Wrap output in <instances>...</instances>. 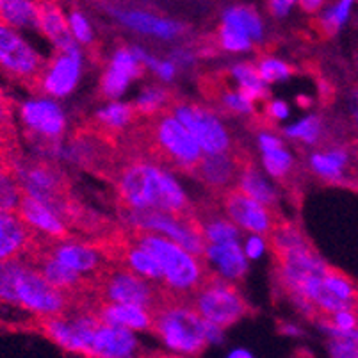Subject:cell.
<instances>
[{
  "label": "cell",
  "mask_w": 358,
  "mask_h": 358,
  "mask_svg": "<svg viewBox=\"0 0 358 358\" xmlns=\"http://www.w3.org/2000/svg\"><path fill=\"white\" fill-rule=\"evenodd\" d=\"M217 43L223 50L229 52H246L252 48V40L248 34L229 22H221L220 31H217Z\"/></svg>",
  "instance_id": "cell-34"
},
{
  "label": "cell",
  "mask_w": 358,
  "mask_h": 358,
  "mask_svg": "<svg viewBox=\"0 0 358 358\" xmlns=\"http://www.w3.org/2000/svg\"><path fill=\"white\" fill-rule=\"evenodd\" d=\"M127 230L130 232V237L159 264L162 278H164V289H168L184 303H189L194 292L203 285L205 280L213 273L205 266L203 260L200 257L191 255L177 243L157 236V234L134 229Z\"/></svg>",
  "instance_id": "cell-2"
},
{
  "label": "cell",
  "mask_w": 358,
  "mask_h": 358,
  "mask_svg": "<svg viewBox=\"0 0 358 358\" xmlns=\"http://www.w3.org/2000/svg\"><path fill=\"white\" fill-rule=\"evenodd\" d=\"M232 77L239 84V91L243 93L246 99H250L252 102L255 100H264L268 99V90H266V84L260 79L257 66L250 63H239L232 68Z\"/></svg>",
  "instance_id": "cell-29"
},
{
  "label": "cell",
  "mask_w": 358,
  "mask_h": 358,
  "mask_svg": "<svg viewBox=\"0 0 358 358\" xmlns=\"http://www.w3.org/2000/svg\"><path fill=\"white\" fill-rule=\"evenodd\" d=\"M244 154L232 150L229 154L220 155H203L200 164L194 169L193 177L203 182L213 193L224 194L227 191L234 189L237 184V173H239L241 159Z\"/></svg>",
  "instance_id": "cell-14"
},
{
  "label": "cell",
  "mask_w": 358,
  "mask_h": 358,
  "mask_svg": "<svg viewBox=\"0 0 358 358\" xmlns=\"http://www.w3.org/2000/svg\"><path fill=\"white\" fill-rule=\"evenodd\" d=\"M299 6L305 13H317L319 9L324 8V2H321V0H303V2H299Z\"/></svg>",
  "instance_id": "cell-45"
},
{
  "label": "cell",
  "mask_w": 358,
  "mask_h": 358,
  "mask_svg": "<svg viewBox=\"0 0 358 358\" xmlns=\"http://www.w3.org/2000/svg\"><path fill=\"white\" fill-rule=\"evenodd\" d=\"M127 227L146 232H159L166 239L173 241L178 246L194 257H205V237L201 234L196 216H171L164 213H130L122 214Z\"/></svg>",
  "instance_id": "cell-7"
},
{
  "label": "cell",
  "mask_w": 358,
  "mask_h": 358,
  "mask_svg": "<svg viewBox=\"0 0 358 358\" xmlns=\"http://www.w3.org/2000/svg\"><path fill=\"white\" fill-rule=\"evenodd\" d=\"M229 358H253V355L246 350H234L229 355Z\"/></svg>",
  "instance_id": "cell-47"
},
{
  "label": "cell",
  "mask_w": 358,
  "mask_h": 358,
  "mask_svg": "<svg viewBox=\"0 0 358 358\" xmlns=\"http://www.w3.org/2000/svg\"><path fill=\"white\" fill-rule=\"evenodd\" d=\"M136 118H138V115H136L134 106L118 102L109 103V106L96 113V125H93V130L109 138L110 141H115L116 138L123 136V130Z\"/></svg>",
  "instance_id": "cell-25"
},
{
  "label": "cell",
  "mask_w": 358,
  "mask_h": 358,
  "mask_svg": "<svg viewBox=\"0 0 358 358\" xmlns=\"http://www.w3.org/2000/svg\"><path fill=\"white\" fill-rule=\"evenodd\" d=\"M113 15L122 22L125 27L132 29V31L143 32V34H154L159 38H175V36L182 34L185 31V25L178 24V22L168 20V18H161L152 13L145 11H116L113 9Z\"/></svg>",
  "instance_id": "cell-21"
},
{
  "label": "cell",
  "mask_w": 358,
  "mask_h": 358,
  "mask_svg": "<svg viewBox=\"0 0 358 358\" xmlns=\"http://www.w3.org/2000/svg\"><path fill=\"white\" fill-rule=\"evenodd\" d=\"M155 71L159 73V77H161L162 80H171L173 79L175 75V64L173 63H162V61H159L157 68H155Z\"/></svg>",
  "instance_id": "cell-43"
},
{
  "label": "cell",
  "mask_w": 358,
  "mask_h": 358,
  "mask_svg": "<svg viewBox=\"0 0 358 358\" xmlns=\"http://www.w3.org/2000/svg\"><path fill=\"white\" fill-rule=\"evenodd\" d=\"M139 344L127 328L100 323L95 328L90 348V358H141Z\"/></svg>",
  "instance_id": "cell-17"
},
{
  "label": "cell",
  "mask_w": 358,
  "mask_h": 358,
  "mask_svg": "<svg viewBox=\"0 0 358 358\" xmlns=\"http://www.w3.org/2000/svg\"><path fill=\"white\" fill-rule=\"evenodd\" d=\"M330 358H358V331L328 335Z\"/></svg>",
  "instance_id": "cell-36"
},
{
  "label": "cell",
  "mask_w": 358,
  "mask_h": 358,
  "mask_svg": "<svg viewBox=\"0 0 358 358\" xmlns=\"http://www.w3.org/2000/svg\"><path fill=\"white\" fill-rule=\"evenodd\" d=\"M38 237L40 236L29 229L16 210H0V262L25 257Z\"/></svg>",
  "instance_id": "cell-16"
},
{
  "label": "cell",
  "mask_w": 358,
  "mask_h": 358,
  "mask_svg": "<svg viewBox=\"0 0 358 358\" xmlns=\"http://www.w3.org/2000/svg\"><path fill=\"white\" fill-rule=\"evenodd\" d=\"M296 358H310V355H307V353H303V351H301V353L296 355Z\"/></svg>",
  "instance_id": "cell-49"
},
{
  "label": "cell",
  "mask_w": 358,
  "mask_h": 358,
  "mask_svg": "<svg viewBox=\"0 0 358 358\" xmlns=\"http://www.w3.org/2000/svg\"><path fill=\"white\" fill-rule=\"evenodd\" d=\"M96 298L100 303L134 305L146 308L152 314L168 301H180L168 289L152 284L150 280L116 264L109 266L96 282Z\"/></svg>",
  "instance_id": "cell-5"
},
{
  "label": "cell",
  "mask_w": 358,
  "mask_h": 358,
  "mask_svg": "<svg viewBox=\"0 0 358 358\" xmlns=\"http://www.w3.org/2000/svg\"><path fill=\"white\" fill-rule=\"evenodd\" d=\"M38 31L54 43L57 52L77 48L63 9L54 2H38Z\"/></svg>",
  "instance_id": "cell-19"
},
{
  "label": "cell",
  "mask_w": 358,
  "mask_h": 358,
  "mask_svg": "<svg viewBox=\"0 0 358 358\" xmlns=\"http://www.w3.org/2000/svg\"><path fill=\"white\" fill-rule=\"evenodd\" d=\"M20 118L32 136L57 148L66 130V118L57 103L47 99L27 100L20 106Z\"/></svg>",
  "instance_id": "cell-12"
},
{
  "label": "cell",
  "mask_w": 358,
  "mask_h": 358,
  "mask_svg": "<svg viewBox=\"0 0 358 358\" xmlns=\"http://www.w3.org/2000/svg\"><path fill=\"white\" fill-rule=\"evenodd\" d=\"M266 113L275 120H284L289 116V107L285 102L275 100V102H271L268 107H266Z\"/></svg>",
  "instance_id": "cell-42"
},
{
  "label": "cell",
  "mask_w": 358,
  "mask_h": 358,
  "mask_svg": "<svg viewBox=\"0 0 358 358\" xmlns=\"http://www.w3.org/2000/svg\"><path fill=\"white\" fill-rule=\"evenodd\" d=\"M350 110L351 116H353V122L358 129V87H355L350 95Z\"/></svg>",
  "instance_id": "cell-44"
},
{
  "label": "cell",
  "mask_w": 358,
  "mask_h": 358,
  "mask_svg": "<svg viewBox=\"0 0 358 358\" xmlns=\"http://www.w3.org/2000/svg\"><path fill=\"white\" fill-rule=\"evenodd\" d=\"M221 203L232 223L239 224L241 229L250 230L253 232V236H269L276 224L282 221L275 216L273 210L260 205L259 201L252 200L236 187L221 194Z\"/></svg>",
  "instance_id": "cell-11"
},
{
  "label": "cell",
  "mask_w": 358,
  "mask_h": 358,
  "mask_svg": "<svg viewBox=\"0 0 358 358\" xmlns=\"http://www.w3.org/2000/svg\"><path fill=\"white\" fill-rule=\"evenodd\" d=\"M141 358H146V355H143V357Z\"/></svg>",
  "instance_id": "cell-50"
},
{
  "label": "cell",
  "mask_w": 358,
  "mask_h": 358,
  "mask_svg": "<svg viewBox=\"0 0 358 358\" xmlns=\"http://www.w3.org/2000/svg\"><path fill=\"white\" fill-rule=\"evenodd\" d=\"M221 22H229V24H234L239 29H243L252 41H262V22H260L255 9L244 8V6H236V8H230L223 13Z\"/></svg>",
  "instance_id": "cell-31"
},
{
  "label": "cell",
  "mask_w": 358,
  "mask_h": 358,
  "mask_svg": "<svg viewBox=\"0 0 358 358\" xmlns=\"http://www.w3.org/2000/svg\"><path fill=\"white\" fill-rule=\"evenodd\" d=\"M16 213L24 220L29 229L38 234V236L47 237L50 241H66L75 237L59 214L52 210L50 207H47V205L32 200V198L22 196Z\"/></svg>",
  "instance_id": "cell-15"
},
{
  "label": "cell",
  "mask_w": 358,
  "mask_h": 358,
  "mask_svg": "<svg viewBox=\"0 0 358 358\" xmlns=\"http://www.w3.org/2000/svg\"><path fill=\"white\" fill-rule=\"evenodd\" d=\"M146 358H184L180 355H168V353H152L146 355Z\"/></svg>",
  "instance_id": "cell-48"
},
{
  "label": "cell",
  "mask_w": 358,
  "mask_h": 358,
  "mask_svg": "<svg viewBox=\"0 0 358 358\" xmlns=\"http://www.w3.org/2000/svg\"><path fill=\"white\" fill-rule=\"evenodd\" d=\"M266 252V241L260 236H250L244 244V255L248 259H259Z\"/></svg>",
  "instance_id": "cell-40"
},
{
  "label": "cell",
  "mask_w": 358,
  "mask_h": 358,
  "mask_svg": "<svg viewBox=\"0 0 358 358\" xmlns=\"http://www.w3.org/2000/svg\"><path fill=\"white\" fill-rule=\"evenodd\" d=\"M205 257L217 266L220 276L224 280H241L248 271V262L239 243L207 244Z\"/></svg>",
  "instance_id": "cell-22"
},
{
  "label": "cell",
  "mask_w": 358,
  "mask_h": 358,
  "mask_svg": "<svg viewBox=\"0 0 358 358\" xmlns=\"http://www.w3.org/2000/svg\"><path fill=\"white\" fill-rule=\"evenodd\" d=\"M13 143V123H11V103L0 91V155H8L9 145Z\"/></svg>",
  "instance_id": "cell-38"
},
{
  "label": "cell",
  "mask_w": 358,
  "mask_h": 358,
  "mask_svg": "<svg viewBox=\"0 0 358 358\" xmlns=\"http://www.w3.org/2000/svg\"><path fill=\"white\" fill-rule=\"evenodd\" d=\"M20 200L22 191L15 171H13L11 157L0 155V210L15 213L20 205Z\"/></svg>",
  "instance_id": "cell-28"
},
{
  "label": "cell",
  "mask_w": 358,
  "mask_h": 358,
  "mask_svg": "<svg viewBox=\"0 0 358 358\" xmlns=\"http://www.w3.org/2000/svg\"><path fill=\"white\" fill-rule=\"evenodd\" d=\"M80 77V50L71 48L66 52H57L48 61L45 73L41 77L40 91L50 96H66L77 86Z\"/></svg>",
  "instance_id": "cell-13"
},
{
  "label": "cell",
  "mask_w": 358,
  "mask_h": 358,
  "mask_svg": "<svg viewBox=\"0 0 358 358\" xmlns=\"http://www.w3.org/2000/svg\"><path fill=\"white\" fill-rule=\"evenodd\" d=\"M280 331L282 334H287V335H301V330L294 324H289V323H282L280 324Z\"/></svg>",
  "instance_id": "cell-46"
},
{
  "label": "cell",
  "mask_w": 358,
  "mask_h": 358,
  "mask_svg": "<svg viewBox=\"0 0 358 358\" xmlns=\"http://www.w3.org/2000/svg\"><path fill=\"white\" fill-rule=\"evenodd\" d=\"M198 223H200L201 234L207 244H227V243H239L241 232L232 221L227 217L217 216L216 213H209V207L203 209H194Z\"/></svg>",
  "instance_id": "cell-26"
},
{
  "label": "cell",
  "mask_w": 358,
  "mask_h": 358,
  "mask_svg": "<svg viewBox=\"0 0 358 358\" xmlns=\"http://www.w3.org/2000/svg\"><path fill=\"white\" fill-rule=\"evenodd\" d=\"M350 152L343 146L315 152L310 157V169L317 177L328 182H341L346 178V171L350 168Z\"/></svg>",
  "instance_id": "cell-24"
},
{
  "label": "cell",
  "mask_w": 358,
  "mask_h": 358,
  "mask_svg": "<svg viewBox=\"0 0 358 358\" xmlns=\"http://www.w3.org/2000/svg\"><path fill=\"white\" fill-rule=\"evenodd\" d=\"M143 64L132 54V50L120 48L113 59L109 68L102 77V93L107 99H118L123 91L127 90L129 83L136 77H141Z\"/></svg>",
  "instance_id": "cell-18"
},
{
  "label": "cell",
  "mask_w": 358,
  "mask_h": 358,
  "mask_svg": "<svg viewBox=\"0 0 358 358\" xmlns=\"http://www.w3.org/2000/svg\"><path fill=\"white\" fill-rule=\"evenodd\" d=\"M169 113L187 129L200 146L201 154L220 155L232 152V139L229 130L217 120L213 110L200 103L173 100Z\"/></svg>",
  "instance_id": "cell-8"
},
{
  "label": "cell",
  "mask_w": 358,
  "mask_h": 358,
  "mask_svg": "<svg viewBox=\"0 0 358 358\" xmlns=\"http://www.w3.org/2000/svg\"><path fill=\"white\" fill-rule=\"evenodd\" d=\"M323 134V122L319 116H307L305 120L298 122L296 125H291L285 129V136H289L291 139H299V141H305L308 145H314L317 143V139Z\"/></svg>",
  "instance_id": "cell-35"
},
{
  "label": "cell",
  "mask_w": 358,
  "mask_h": 358,
  "mask_svg": "<svg viewBox=\"0 0 358 358\" xmlns=\"http://www.w3.org/2000/svg\"><path fill=\"white\" fill-rule=\"evenodd\" d=\"M236 189L243 191L246 196H250L252 200L259 201L260 205L268 207L269 210H273L271 207H275V203H276L275 189H273L268 182L264 180L262 175L259 173V169L253 166V162L250 161V157L246 154H244L243 159H241Z\"/></svg>",
  "instance_id": "cell-23"
},
{
  "label": "cell",
  "mask_w": 358,
  "mask_h": 358,
  "mask_svg": "<svg viewBox=\"0 0 358 358\" xmlns=\"http://www.w3.org/2000/svg\"><path fill=\"white\" fill-rule=\"evenodd\" d=\"M0 68L16 80L40 91L47 61L31 47L18 31L0 22Z\"/></svg>",
  "instance_id": "cell-9"
},
{
  "label": "cell",
  "mask_w": 358,
  "mask_h": 358,
  "mask_svg": "<svg viewBox=\"0 0 358 358\" xmlns=\"http://www.w3.org/2000/svg\"><path fill=\"white\" fill-rule=\"evenodd\" d=\"M155 334L161 335L169 350L198 357L207 344L220 343L223 330L200 317L184 301H168L152 314Z\"/></svg>",
  "instance_id": "cell-3"
},
{
  "label": "cell",
  "mask_w": 358,
  "mask_h": 358,
  "mask_svg": "<svg viewBox=\"0 0 358 358\" xmlns=\"http://www.w3.org/2000/svg\"><path fill=\"white\" fill-rule=\"evenodd\" d=\"M0 22L15 29H38V2L0 0Z\"/></svg>",
  "instance_id": "cell-27"
},
{
  "label": "cell",
  "mask_w": 358,
  "mask_h": 358,
  "mask_svg": "<svg viewBox=\"0 0 358 358\" xmlns=\"http://www.w3.org/2000/svg\"><path fill=\"white\" fill-rule=\"evenodd\" d=\"M68 25H70V32L75 41L83 45H90L93 41V31H91L90 22L80 11H71L68 15Z\"/></svg>",
  "instance_id": "cell-39"
},
{
  "label": "cell",
  "mask_w": 358,
  "mask_h": 358,
  "mask_svg": "<svg viewBox=\"0 0 358 358\" xmlns=\"http://www.w3.org/2000/svg\"><path fill=\"white\" fill-rule=\"evenodd\" d=\"M353 6L355 4L351 2V0H341V2H335V4H331L330 8H327L323 13H321V16H319L315 24L319 25V29H321L323 34L327 36L337 34V32L348 24V20H350Z\"/></svg>",
  "instance_id": "cell-32"
},
{
  "label": "cell",
  "mask_w": 358,
  "mask_h": 358,
  "mask_svg": "<svg viewBox=\"0 0 358 358\" xmlns=\"http://www.w3.org/2000/svg\"><path fill=\"white\" fill-rule=\"evenodd\" d=\"M257 71H259L260 79L266 83H278V80L289 79L294 71V68L289 66L284 61L275 59V57H262L259 61V66H257Z\"/></svg>",
  "instance_id": "cell-37"
},
{
  "label": "cell",
  "mask_w": 358,
  "mask_h": 358,
  "mask_svg": "<svg viewBox=\"0 0 358 358\" xmlns=\"http://www.w3.org/2000/svg\"><path fill=\"white\" fill-rule=\"evenodd\" d=\"M173 100L175 99L169 96V91L162 90V87H150V90L143 91L141 96L136 100L134 110L138 118H152V116L169 110Z\"/></svg>",
  "instance_id": "cell-30"
},
{
  "label": "cell",
  "mask_w": 358,
  "mask_h": 358,
  "mask_svg": "<svg viewBox=\"0 0 358 358\" xmlns=\"http://www.w3.org/2000/svg\"><path fill=\"white\" fill-rule=\"evenodd\" d=\"M95 315L100 323L127 328V330H152L154 328L152 312L141 307H134V305L102 303L95 310Z\"/></svg>",
  "instance_id": "cell-20"
},
{
  "label": "cell",
  "mask_w": 358,
  "mask_h": 358,
  "mask_svg": "<svg viewBox=\"0 0 358 358\" xmlns=\"http://www.w3.org/2000/svg\"><path fill=\"white\" fill-rule=\"evenodd\" d=\"M11 166L22 196L50 207L68 224L79 201L70 194V182L63 169L48 161H22L15 157H11Z\"/></svg>",
  "instance_id": "cell-4"
},
{
  "label": "cell",
  "mask_w": 358,
  "mask_h": 358,
  "mask_svg": "<svg viewBox=\"0 0 358 358\" xmlns=\"http://www.w3.org/2000/svg\"><path fill=\"white\" fill-rule=\"evenodd\" d=\"M189 303L203 321L216 324L221 330L232 327L244 315L250 314V305L237 291L236 285L216 273H210L203 285L194 292Z\"/></svg>",
  "instance_id": "cell-6"
},
{
  "label": "cell",
  "mask_w": 358,
  "mask_h": 358,
  "mask_svg": "<svg viewBox=\"0 0 358 358\" xmlns=\"http://www.w3.org/2000/svg\"><path fill=\"white\" fill-rule=\"evenodd\" d=\"M38 323H40V330L52 343L71 353L90 358L93 334L100 324L95 314L80 312V314L64 315V317H41L38 319Z\"/></svg>",
  "instance_id": "cell-10"
},
{
  "label": "cell",
  "mask_w": 358,
  "mask_h": 358,
  "mask_svg": "<svg viewBox=\"0 0 358 358\" xmlns=\"http://www.w3.org/2000/svg\"><path fill=\"white\" fill-rule=\"evenodd\" d=\"M292 6H294V2H292V0H273V2H269L268 4V8H269V11L276 16V18H282V16L289 15V11L292 9Z\"/></svg>",
  "instance_id": "cell-41"
},
{
  "label": "cell",
  "mask_w": 358,
  "mask_h": 358,
  "mask_svg": "<svg viewBox=\"0 0 358 358\" xmlns=\"http://www.w3.org/2000/svg\"><path fill=\"white\" fill-rule=\"evenodd\" d=\"M118 209L130 213H164L171 216H193L184 189L171 175L159 166L143 159L122 154V162L115 175Z\"/></svg>",
  "instance_id": "cell-1"
},
{
  "label": "cell",
  "mask_w": 358,
  "mask_h": 358,
  "mask_svg": "<svg viewBox=\"0 0 358 358\" xmlns=\"http://www.w3.org/2000/svg\"><path fill=\"white\" fill-rule=\"evenodd\" d=\"M262 161L264 166H266V171L271 177L278 178V180L287 177L292 171V166H294V161H292L291 154L284 148V145L276 146V148L264 150Z\"/></svg>",
  "instance_id": "cell-33"
}]
</instances>
